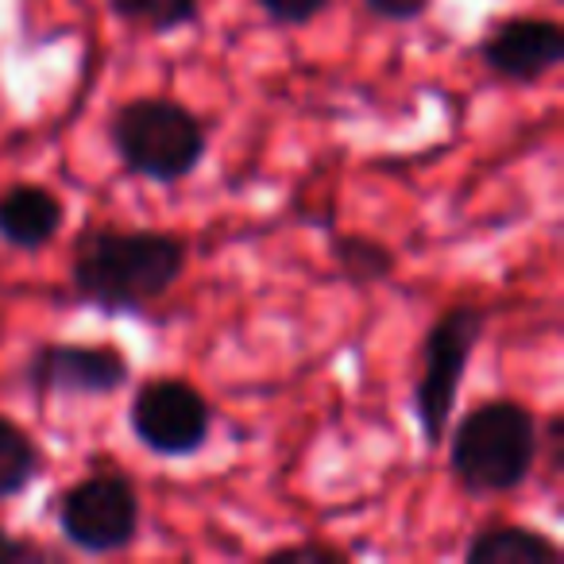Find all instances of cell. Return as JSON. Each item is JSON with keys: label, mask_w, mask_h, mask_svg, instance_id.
Instances as JSON below:
<instances>
[{"label": "cell", "mask_w": 564, "mask_h": 564, "mask_svg": "<svg viewBox=\"0 0 564 564\" xmlns=\"http://www.w3.org/2000/svg\"><path fill=\"white\" fill-rule=\"evenodd\" d=\"M186 271V243L166 232H89L70 267L74 294L105 314L163 299Z\"/></svg>", "instance_id": "1"}, {"label": "cell", "mask_w": 564, "mask_h": 564, "mask_svg": "<svg viewBox=\"0 0 564 564\" xmlns=\"http://www.w3.org/2000/svg\"><path fill=\"white\" fill-rule=\"evenodd\" d=\"M538 422L522 402L491 399L453 433V471L471 495H502L530 479L538 460Z\"/></svg>", "instance_id": "2"}, {"label": "cell", "mask_w": 564, "mask_h": 564, "mask_svg": "<svg viewBox=\"0 0 564 564\" xmlns=\"http://www.w3.org/2000/svg\"><path fill=\"white\" fill-rule=\"evenodd\" d=\"M109 140L120 163L151 182H178L205 155V124L178 101L143 97L112 117Z\"/></svg>", "instance_id": "3"}, {"label": "cell", "mask_w": 564, "mask_h": 564, "mask_svg": "<svg viewBox=\"0 0 564 564\" xmlns=\"http://www.w3.org/2000/svg\"><path fill=\"white\" fill-rule=\"evenodd\" d=\"M479 333H484V310L456 306L445 317H437V325L425 337L422 379L414 387V410L430 445H441V437H445V425L456 406V391H460L464 368H468Z\"/></svg>", "instance_id": "4"}, {"label": "cell", "mask_w": 564, "mask_h": 564, "mask_svg": "<svg viewBox=\"0 0 564 564\" xmlns=\"http://www.w3.org/2000/svg\"><path fill=\"white\" fill-rule=\"evenodd\" d=\"M58 530L82 553H120L140 530V499L124 476L97 471L58 499Z\"/></svg>", "instance_id": "5"}, {"label": "cell", "mask_w": 564, "mask_h": 564, "mask_svg": "<svg viewBox=\"0 0 564 564\" xmlns=\"http://www.w3.org/2000/svg\"><path fill=\"white\" fill-rule=\"evenodd\" d=\"M132 433L159 456H189L209 437V402L182 379H151L132 399Z\"/></svg>", "instance_id": "6"}, {"label": "cell", "mask_w": 564, "mask_h": 564, "mask_svg": "<svg viewBox=\"0 0 564 564\" xmlns=\"http://www.w3.org/2000/svg\"><path fill=\"white\" fill-rule=\"evenodd\" d=\"M28 379L40 394H112L128 383V360L109 345H43Z\"/></svg>", "instance_id": "7"}, {"label": "cell", "mask_w": 564, "mask_h": 564, "mask_svg": "<svg viewBox=\"0 0 564 564\" xmlns=\"http://www.w3.org/2000/svg\"><path fill=\"white\" fill-rule=\"evenodd\" d=\"M484 63L507 82H538L564 58V32L556 20L518 17L491 28L479 47Z\"/></svg>", "instance_id": "8"}, {"label": "cell", "mask_w": 564, "mask_h": 564, "mask_svg": "<svg viewBox=\"0 0 564 564\" xmlns=\"http://www.w3.org/2000/svg\"><path fill=\"white\" fill-rule=\"evenodd\" d=\"M63 228V202L43 186H9L0 189V240L20 251H40Z\"/></svg>", "instance_id": "9"}, {"label": "cell", "mask_w": 564, "mask_h": 564, "mask_svg": "<svg viewBox=\"0 0 564 564\" xmlns=\"http://www.w3.org/2000/svg\"><path fill=\"white\" fill-rule=\"evenodd\" d=\"M468 564H556L561 549L525 525H491L468 545Z\"/></svg>", "instance_id": "10"}, {"label": "cell", "mask_w": 564, "mask_h": 564, "mask_svg": "<svg viewBox=\"0 0 564 564\" xmlns=\"http://www.w3.org/2000/svg\"><path fill=\"white\" fill-rule=\"evenodd\" d=\"M40 448L32 445L24 430L9 417H0V499L20 495L40 471Z\"/></svg>", "instance_id": "11"}, {"label": "cell", "mask_w": 564, "mask_h": 564, "mask_svg": "<svg viewBox=\"0 0 564 564\" xmlns=\"http://www.w3.org/2000/svg\"><path fill=\"white\" fill-rule=\"evenodd\" d=\"M109 9L120 20L155 35L178 32L197 20V0H109Z\"/></svg>", "instance_id": "12"}, {"label": "cell", "mask_w": 564, "mask_h": 564, "mask_svg": "<svg viewBox=\"0 0 564 564\" xmlns=\"http://www.w3.org/2000/svg\"><path fill=\"white\" fill-rule=\"evenodd\" d=\"M337 259L340 267L348 271L352 282H379L391 274L394 259L383 243L364 240V236H348V240H337Z\"/></svg>", "instance_id": "13"}, {"label": "cell", "mask_w": 564, "mask_h": 564, "mask_svg": "<svg viewBox=\"0 0 564 564\" xmlns=\"http://www.w3.org/2000/svg\"><path fill=\"white\" fill-rule=\"evenodd\" d=\"M329 0H259V9L274 20V24H310Z\"/></svg>", "instance_id": "14"}, {"label": "cell", "mask_w": 564, "mask_h": 564, "mask_svg": "<svg viewBox=\"0 0 564 564\" xmlns=\"http://www.w3.org/2000/svg\"><path fill=\"white\" fill-rule=\"evenodd\" d=\"M368 12H376L379 20H417L425 9H430V0H364Z\"/></svg>", "instance_id": "15"}, {"label": "cell", "mask_w": 564, "mask_h": 564, "mask_svg": "<svg viewBox=\"0 0 564 564\" xmlns=\"http://www.w3.org/2000/svg\"><path fill=\"white\" fill-rule=\"evenodd\" d=\"M43 549L28 545V541L12 538V533L0 530V564H20V561H43Z\"/></svg>", "instance_id": "16"}, {"label": "cell", "mask_w": 564, "mask_h": 564, "mask_svg": "<svg viewBox=\"0 0 564 564\" xmlns=\"http://www.w3.org/2000/svg\"><path fill=\"white\" fill-rule=\"evenodd\" d=\"M271 561H345V553L325 545H294V549H279L271 553Z\"/></svg>", "instance_id": "17"}]
</instances>
